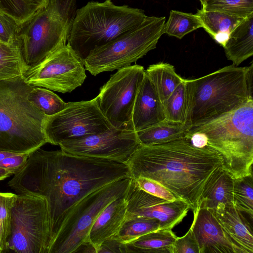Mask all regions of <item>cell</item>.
<instances>
[{
  "label": "cell",
  "instance_id": "obj_27",
  "mask_svg": "<svg viewBox=\"0 0 253 253\" xmlns=\"http://www.w3.org/2000/svg\"><path fill=\"white\" fill-rule=\"evenodd\" d=\"M25 72L20 40L10 43L0 41V81L22 76Z\"/></svg>",
  "mask_w": 253,
  "mask_h": 253
},
{
  "label": "cell",
  "instance_id": "obj_19",
  "mask_svg": "<svg viewBox=\"0 0 253 253\" xmlns=\"http://www.w3.org/2000/svg\"><path fill=\"white\" fill-rule=\"evenodd\" d=\"M126 195L109 203L92 226L88 239L97 250L105 240L115 236L126 219L127 208Z\"/></svg>",
  "mask_w": 253,
  "mask_h": 253
},
{
  "label": "cell",
  "instance_id": "obj_25",
  "mask_svg": "<svg viewBox=\"0 0 253 253\" xmlns=\"http://www.w3.org/2000/svg\"><path fill=\"white\" fill-rule=\"evenodd\" d=\"M177 236L171 229H159L124 244L125 253H172Z\"/></svg>",
  "mask_w": 253,
  "mask_h": 253
},
{
  "label": "cell",
  "instance_id": "obj_6",
  "mask_svg": "<svg viewBox=\"0 0 253 253\" xmlns=\"http://www.w3.org/2000/svg\"><path fill=\"white\" fill-rule=\"evenodd\" d=\"M253 62L249 66L231 65L192 80V126L230 112L253 98Z\"/></svg>",
  "mask_w": 253,
  "mask_h": 253
},
{
  "label": "cell",
  "instance_id": "obj_29",
  "mask_svg": "<svg viewBox=\"0 0 253 253\" xmlns=\"http://www.w3.org/2000/svg\"><path fill=\"white\" fill-rule=\"evenodd\" d=\"M200 28L202 22L196 14L171 10L164 26V34L178 39Z\"/></svg>",
  "mask_w": 253,
  "mask_h": 253
},
{
  "label": "cell",
  "instance_id": "obj_36",
  "mask_svg": "<svg viewBox=\"0 0 253 253\" xmlns=\"http://www.w3.org/2000/svg\"><path fill=\"white\" fill-rule=\"evenodd\" d=\"M172 253H199L198 245L190 229L181 237L175 239Z\"/></svg>",
  "mask_w": 253,
  "mask_h": 253
},
{
  "label": "cell",
  "instance_id": "obj_20",
  "mask_svg": "<svg viewBox=\"0 0 253 253\" xmlns=\"http://www.w3.org/2000/svg\"><path fill=\"white\" fill-rule=\"evenodd\" d=\"M228 60L238 66L253 55V15L245 18L231 32L223 47Z\"/></svg>",
  "mask_w": 253,
  "mask_h": 253
},
{
  "label": "cell",
  "instance_id": "obj_18",
  "mask_svg": "<svg viewBox=\"0 0 253 253\" xmlns=\"http://www.w3.org/2000/svg\"><path fill=\"white\" fill-rule=\"evenodd\" d=\"M166 119L163 104L145 74L133 107L132 123L134 130L136 132L146 129Z\"/></svg>",
  "mask_w": 253,
  "mask_h": 253
},
{
  "label": "cell",
  "instance_id": "obj_39",
  "mask_svg": "<svg viewBox=\"0 0 253 253\" xmlns=\"http://www.w3.org/2000/svg\"><path fill=\"white\" fill-rule=\"evenodd\" d=\"M76 253H96V251L93 244L88 240L82 244L75 251Z\"/></svg>",
  "mask_w": 253,
  "mask_h": 253
},
{
  "label": "cell",
  "instance_id": "obj_7",
  "mask_svg": "<svg viewBox=\"0 0 253 253\" xmlns=\"http://www.w3.org/2000/svg\"><path fill=\"white\" fill-rule=\"evenodd\" d=\"M76 7V0H49L23 25L20 41L26 71L66 44Z\"/></svg>",
  "mask_w": 253,
  "mask_h": 253
},
{
  "label": "cell",
  "instance_id": "obj_26",
  "mask_svg": "<svg viewBox=\"0 0 253 253\" xmlns=\"http://www.w3.org/2000/svg\"><path fill=\"white\" fill-rule=\"evenodd\" d=\"M145 74L152 82L163 104L183 80L171 65L160 62L150 65Z\"/></svg>",
  "mask_w": 253,
  "mask_h": 253
},
{
  "label": "cell",
  "instance_id": "obj_21",
  "mask_svg": "<svg viewBox=\"0 0 253 253\" xmlns=\"http://www.w3.org/2000/svg\"><path fill=\"white\" fill-rule=\"evenodd\" d=\"M234 179L223 167L211 175L203 191L201 199L210 210L214 209L219 203L233 205Z\"/></svg>",
  "mask_w": 253,
  "mask_h": 253
},
{
  "label": "cell",
  "instance_id": "obj_13",
  "mask_svg": "<svg viewBox=\"0 0 253 253\" xmlns=\"http://www.w3.org/2000/svg\"><path fill=\"white\" fill-rule=\"evenodd\" d=\"M85 71L84 61L66 44L23 76L34 86L65 93L82 85L86 77Z\"/></svg>",
  "mask_w": 253,
  "mask_h": 253
},
{
  "label": "cell",
  "instance_id": "obj_24",
  "mask_svg": "<svg viewBox=\"0 0 253 253\" xmlns=\"http://www.w3.org/2000/svg\"><path fill=\"white\" fill-rule=\"evenodd\" d=\"M195 14L201 19L203 28L223 47L225 45L231 31L245 19L202 8L197 9Z\"/></svg>",
  "mask_w": 253,
  "mask_h": 253
},
{
  "label": "cell",
  "instance_id": "obj_11",
  "mask_svg": "<svg viewBox=\"0 0 253 253\" xmlns=\"http://www.w3.org/2000/svg\"><path fill=\"white\" fill-rule=\"evenodd\" d=\"M113 128L100 110L96 98L67 103L59 113L46 118L43 131L48 143L58 145Z\"/></svg>",
  "mask_w": 253,
  "mask_h": 253
},
{
  "label": "cell",
  "instance_id": "obj_2",
  "mask_svg": "<svg viewBox=\"0 0 253 253\" xmlns=\"http://www.w3.org/2000/svg\"><path fill=\"white\" fill-rule=\"evenodd\" d=\"M126 164L131 178L144 177L160 183L194 212L207 182L223 166V160L212 148H197L184 137L161 144L139 145Z\"/></svg>",
  "mask_w": 253,
  "mask_h": 253
},
{
  "label": "cell",
  "instance_id": "obj_5",
  "mask_svg": "<svg viewBox=\"0 0 253 253\" xmlns=\"http://www.w3.org/2000/svg\"><path fill=\"white\" fill-rule=\"evenodd\" d=\"M189 131L206 135L207 146L221 155L223 168L233 179L253 174V99Z\"/></svg>",
  "mask_w": 253,
  "mask_h": 253
},
{
  "label": "cell",
  "instance_id": "obj_32",
  "mask_svg": "<svg viewBox=\"0 0 253 253\" xmlns=\"http://www.w3.org/2000/svg\"><path fill=\"white\" fill-rule=\"evenodd\" d=\"M202 8L246 18L253 15V0H209Z\"/></svg>",
  "mask_w": 253,
  "mask_h": 253
},
{
  "label": "cell",
  "instance_id": "obj_17",
  "mask_svg": "<svg viewBox=\"0 0 253 253\" xmlns=\"http://www.w3.org/2000/svg\"><path fill=\"white\" fill-rule=\"evenodd\" d=\"M210 210L232 244L236 253H253L252 228L242 212L233 205L226 206L222 203Z\"/></svg>",
  "mask_w": 253,
  "mask_h": 253
},
{
  "label": "cell",
  "instance_id": "obj_3",
  "mask_svg": "<svg viewBox=\"0 0 253 253\" xmlns=\"http://www.w3.org/2000/svg\"><path fill=\"white\" fill-rule=\"evenodd\" d=\"M34 87L23 75L0 81V150L29 153L48 143L47 116L27 98Z\"/></svg>",
  "mask_w": 253,
  "mask_h": 253
},
{
  "label": "cell",
  "instance_id": "obj_40",
  "mask_svg": "<svg viewBox=\"0 0 253 253\" xmlns=\"http://www.w3.org/2000/svg\"><path fill=\"white\" fill-rule=\"evenodd\" d=\"M13 174L8 170L0 168V181L10 177Z\"/></svg>",
  "mask_w": 253,
  "mask_h": 253
},
{
  "label": "cell",
  "instance_id": "obj_28",
  "mask_svg": "<svg viewBox=\"0 0 253 253\" xmlns=\"http://www.w3.org/2000/svg\"><path fill=\"white\" fill-rule=\"evenodd\" d=\"M159 229L160 223L156 219L126 215L119 231L112 238L117 239L123 244H126L145 234Z\"/></svg>",
  "mask_w": 253,
  "mask_h": 253
},
{
  "label": "cell",
  "instance_id": "obj_41",
  "mask_svg": "<svg viewBox=\"0 0 253 253\" xmlns=\"http://www.w3.org/2000/svg\"><path fill=\"white\" fill-rule=\"evenodd\" d=\"M16 154L19 153H12V152H9L6 151H3L0 150V161L4 159V158L6 157H8L13 155H14Z\"/></svg>",
  "mask_w": 253,
  "mask_h": 253
},
{
  "label": "cell",
  "instance_id": "obj_22",
  "mask_svg": "<svg viewBox=\"0 0 253 253\" xmlns=\"http://www.w3.org/2000/svg\"><path fill=\"white\" fill-rule=\"evenodd\" d=\"M192 126L190 122L181 123L166 119L136 133L140 145H158L185 137Z\"/></svg>",
  "mask_w": 253,
  "mask_h": 253
},
{
  "label": "cell",
  "instance_id": "obj_34",
  "mask_svg": "<svg viewBox=\"0 0 253 253\" xmlns=\"http://www.w3.org/2000/svg\"><path fill=\"white\" fill-rule=\"evenodd\" d=\"M23 26L0 10V41L10 43L20 40Z\"/></svg>",
  "mask_w": 253,
  "mask_h": 253
},
{
  "label": "cell",
  "instance_id": "obj_4",
  "mask_svg": "<svg viewBox=\"0 0 253 253\" xmlns=\"http://www.w3.org/2000/svg\"><path fill=\"white\" fill-rule=\"evenodd\" d=\"M146 16L142 9L111 0L88 2L76 10L67 44L84 61L92 50L137 26Z\"/></svg>",
  "mask_w": 253,
  "mask_h": 253
},
{
  "label": "cell",
  "instance_id": "obj_42",
  "mask_svg": "<svg viewBox=\"0 0 253 253\" xmlns=\"http://www.w3.org/2000/svg\"><path fill=\"white\" fill-rule=\"evenodd\" d=\"M201 4L205 3V2L208 1L209 0H199Z\"/></svg>",
  "mask_w": 253,
  "mask_h": 253
},
{
  "label": "cell",
  "instance_id": "obj_35",
  "mask_svg": "<svg viewBox=\"0 0 253 253\" xmlns=\"http://www.w3.org/2000/svg\"><path fill=\"white\" fill-rule=\"evenodd\" d=\"M134 180L140 188L150 194L169 201L179 199L161 184L154 180L144 177H139Z\"/></svg>",
  "mask_w": 253,
  "mask_h": 253
},
{
  "label": "cell",
  "instance_id": "obj_8",
  "mask_svg": "<svg viewBox=\"0 0 253 253\" xmlns=\"http://www.w3.org/2000/svg\"><path fill=\"white\" fill-rule=\"evenodd\" d=\"M165 22V16H146L137 26L92 50L84 61L85 69L96 76L131 65L156 48Z\"/></svg>",
  "mask_w": 253,
  "mask_h": 253
},
{
  "label": "cell",
  "instance_id": "obj_12",
  "mask_svg": "<svg viewBox=\"0 0 253 253\" xmlns=\"http://www.w3.org/2000/svg\"><path fill=\"white\" fill-rule=\"evenodd\" d=\"M145 70L135 64L121 68L112 75L96 97L98 107L116 128L134 129L132 113L138 88Z\"/></svg>",
  "mask_w": 253,
  "mask_h": 253
},
{
  "label": "cell",
  "instance_id": "obj_15",
  "mask_svg": "<svg viewBox=\"0 0 253 253\" xmlns=\"http://www.w3.org/2000/svg\"><path fill=\"white\" fill-rule=\"evenodd\" d=\"M125 199L127 215L156 219L160 229H172L182 221L190 209L189 205L180 199L169 201L145 192L132 178Z\"/></svg>",
  "mask_w": 253,
  "mask_h": 253
},
{
  "label": "cell",
  "instance_id": "obj_16",
  "mask_svg": "<svg viewBox=\"0 0 253 253\" xmlns=\"http://www.w3.org/2000/svg\"><path fill=\"white\" fill-rule=\"evenodd\" d=\"M193 212L194 218L190 229L199 253H236L219 222L202 201Z\"/></svg>",
  "mask_w": 253,
  "mask_h": 253
},
{
  "label": "cell",
  "instance_id": "obj_30",
  "mask_svg": "<svg viewBox=\"0 0 253 253\" xmlns=\"http://www.w3.org/2000/svg\"><path fill=\"white\" fill-rule=\"evenodd\" d=\"M233 204L238 210L246 213L253 219V174L234 179Z\"/></svg>",
  "mask_w": 253,
  "mask_h": 253
},
{
  "label": "cell",
  "instance_id": "obj_1",
  "mask_svg": "<svg viewBox=\"0 0 253 253\" xmlns=\"http://www.w3.org/2000/svg\"><path fill=\"white\" fill-rule=\"evenodd\" d=\"M130 177L126 164L39 148L8 183L17 194L46 200L51 244L73 207L91 192Z\"/></svg>",
  "mask_w": 253,
  "mask_h": 253
},
{
  "label": "cell",
  "instance_id": "obj_38",
  "mask_svg": "<svg viewBox=\"0 0 253 253\" xmlns=\"http://www.w3.org/2000/svg\"><path fill=\"white\" fill-rule=\"evenodd\" d=\"M125 253L124 244L115 238L103 241L97 250V253Z\"/></svg>",
  "mask_w": 253,
  "mask_h": 253
},
{
  "label": "cell",
  "instance_id": "obj_14",
  "mask_svg": "<svg viewBox=\"0 0 253 253\" xmlns=\"http://www.w3.org/2000/svg\"><path fill=\"white\" fill-rule=\"evenodd\" d=\"M139 145L134 129L113 127L103 132L62 141L59 146L71 154L126 164Z\"/></svg>",
  "mask_w": 253,
  "mask_h": 253
},
{
  "label": "cell",
  "instance_id": "obj_33",
  "mask_svg": "<svg viewBox=\"0 0 253 253\" xmlns=\"http://www.w3.org/2000/svg\"><path fill=\"white\" fill-rule=\"evenodd\" d=\"M15 194L0 192V253H3L9 233L10 209Z\"/></svg>",
  "mask_w": 253,
  "mask_h": 253
},
{
  "label": "cell",
  "instance_id": "obj_23",
  "mask_svg": "<svg viewBox=\"0 0 253 253\" xmlns=\"http://www.w3.org/2000/svg\"><path fill=\"white\" fill-rule=\"evenodd\" d=\"M192 99V80L183 79L163 104L166 119L181 123L190 122Z\"/></svg>",
  "mask_w": 253,
  "mask_h": 253
},
{
  "label": "cell",
  "instance_id": "obj_37",
  "mask_svg": "<svg viewBox=\"0 0 253 253\" xmlns=\"http://www.w3.org/2000/svg\"><path fill=\"white\" fill-rule=\"evenodd\" d=\"M29 153H19L6 157L0 161V168L8 170L14 175L25 165Z\"/></svg>",
  "mask_w": 253,
  "mask_h": 253
},
{
  "label": "cell",
  "instance_id": "obj_9",
  "mask_svg": "<svg viewBox=\"0 0 253 253\" xmlns=\"http://www.w3.org/2000/svg\"><path fill=\"white\" fill-rule=\"evenodd\" d=\"M50 222L46 200L15 194L10 209V225L3 253H49Z\"/></svg>",
  "mask_w": 253,
  "mask_h": 253
},
{
  "label": "cell",
  "instance_id": "obj_31",
  "mask_svg": "<svg viewBox=\"0 0 253 253\" xmlns=\"http://www.w3.org/2000/svg\"><path fill=\"white\" fill-rule=\"evenodd\" d=\"M27 98L46 116H51L59 113L67 104L50 90L39 86L34 87L28 93Z\"/></svg>",
  "mask_w": 253,
  "mask_h": 253
},
{
  "label": "cell",
  "instance_id": "obj_10",
  "mask_svg": "<svg viewBox=\"0 0 253 253\" xmlns=\"http://www.w3.org/2000/svg\"><path fill=\"white\" fill-rule=\"evenodd\" d=\"M131 178H121L88 194L72 209L52 242L49 253H75L96 219L112 201L126 194Z\"/></svg>",
  "mask_w": 253,
  "mask_h": 253
}]
</instances>
